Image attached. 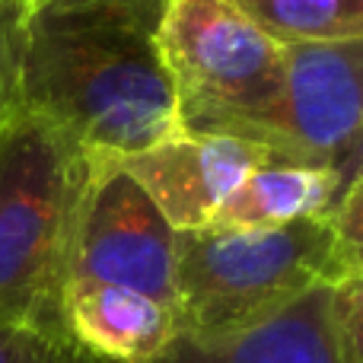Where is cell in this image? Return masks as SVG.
I'll use <instances>...</instances> for the list:
<instances>
[{
	"label": "cell",
	"mask_w": 363,
	"mask_h": 363,
	"mask_svg": "<svg viewBox=\"0 0 363 363\" xmlns=\"http://www.w3.org/2000/svg\"><path fill=\"white\" fill-rule=\"evenodd\" d=\"M125 287L176 313V230L118 160L96 157L77 223L70 287Z\"/></svg>",
	"instance_id": "obj_5"
},
{
	"label": "cell",
	"mask_w": 363,
	"mask_h": 363,
	"mask_svg": "<svg viewBox=\"0 0 363 363\" xmlns=\"http://www.w3.org/2000/svg\"><path fill=\"white\" fill-rule=\"evenodd\" d=\"M23 16L13 0H0V131L23 108L19 96V57H23Z\"/></svg>",
	"instance_id": "obj_13"
},
{
	"label": "cell",
	"mask_w": 363,
	"mask_h": 363,
	"mask_svg": "<svg viewBox=\"0 0 363 363\" xmlns=\"http://www.w3.org/2000/svg\"><path fill=\"white\" fill-rule=\"evenodd\" d=\"M281 45L363 38V0H236Z\"/></svg>",
	"instance_id": "obj_11"
},
{
	"label": "cell",
	"mask_w": 363,
	"mask_h": 363,
	"mask_svg": "<svg viewBox=\"0 0 363 363\" xmlns=\"http://www.w3.org/2000/svg\"><path fill=\"white\" fill-rule=\"evenodd\" d=\"M315 284H335L328 217L271 230L176 233V332L226 338L262 325Z\"/></svg>",
	"instance_id": "obj_3"
},
{
	"label": "cell",
	"mask_w": 363,
	"mask_h": 363,
	"mask_svg": "<svg viewBox=\"0 0 363 363\" xmlns=\"http://www.w3.org/2000/svg\"><path fill=\"white\" fill-rule=\"evenodd\" d=\"M332 172H335V201H338L351 185H357V182L363 179V128L354 134L351 144L341 150V157L335 160Z\"/></svg>",
	"instance_id": "obj_16"
},
{
	"label": "cell",
	"mask_w": 363,
	"mask_h": 363,
	"mask_svg": "<svg viewBox=\"0 0 363 363\" xmlns=\"http://www.w3.org/2000/svg\"><path fill=\"white\" fill-rule=\"evenodd\" d=\"M332 284H315L262 325L226 338H185L150 363H338L328 322Z\"/></svg>",
	"instance_id": "obj_8"
},
{
	"label": "cell",
	"mask_w": 363,
	"mask_h": 363,
	"mask_svg": "<svg viewBox=\"0 0 363 363\" xmlns=\"http://www.w3.org/2000/svg\"><path fill=\"white\" fill-rule=\"evenodd\" d=\"M0 363H106L64 338L0 325Z\"/></svg>",
	"instance_id": "obj_15"
},
{
	"label": "cell",
	"mask_w": 363,
	"mask_h": 363,
	"mask_svg": "<svg viewBox=\"0 0 363 363\" xmlns=\"http://www.w3.org/2000/svg\"><path fill=\"white\" fill-rule=\"evenodd\" d=\"M274 163L262 144L230 134H169L118 160L176 233L207 230L217 207L252 169Z\"/></svg>",
	"instance_id": "obj_7"
},
{
	"label": "cell",
	"mask_w": 363,
	"mask_h": 363,
	"mask_svg": "<svg viewBox=\"0 0 363 363\" xmlns=\"http://www.w3.org/2000/svg\"><path fill=\"white\" fill-rule=\"evenodd\" d=\"M328 322L338 363H363V274H347L332 284Z\"/></svg>",
	"instance_id": "obj_12"
},
{
	"label": "cell",
	"mask_w": 363,
	"mask_h": 363,
	"mask_svg": "<svg viewBox=\"0 0 363 363\" xmlns=\"http://www.w3.org/2000/svg\"><path fill=\"white\" fill-rule=\"evenodd\" d=\"M160 45L182 134L245 140L281 99L284 45L236 0H169Z\"/></svg>",
	"instance_id": "obj_4"
},
{
	"label": "cell",
	"mask_w": 363,
	"mask_h": 363,
	"mask_svg": "<svg viewBox=\"0 0 363 363\" xmlns=\"http://www.w3.org/2000/svg\"><path fill=\"white\" fill-rule=\"evenodd\" d=\"M64 325L74 345L106 363H150L179 335L169 306L125 287L67 294Z\"/></svg>",
	"instance_id": "obj_9"
},
{
	"label": "cell",
	"mask_w": 363,
	"mask_h": 363,
	"mask_svg": "<svg viewBox=\"0 0 363 363\" xmlns=\"http://www.w3.org/2000/svg\"><path fill=\"white\" fill-rule=\"evenodd\" d=\"M96 157L19 108L0 131V325L70 341L64 303Z\"/></svg>",
	"instance_id": "obj_2"
},
{
	"label": "cell",
	"mask_w": 363,
	"mask_h": 363,
	"mask_svg": "<svg viewBox=\"0 0 363 363\" xmlns=\"http://www.w3.org/2000/svg\"><path fill=\"white\" fill-rule=\"evenodd\" d=\"M13 4H16V6H23V10H32V6H38V4H42V0H13Z\"/></svg>",
	"instance_id": "obj_17"
},
{
	"label": "cell",
	"mask_w": 363,
	"mask_h": 363,
	"mask_svg": "<svg viewBox=\"0 0 363 363\" xmlns=\"http://www.w3.org/2000/svg\"><path fill=\"white\" fill-rule=\"evenodd\" d=\"M169 0H42L23 16L19 96L93 157L125 160L179 134L163 61Z\"/></svg>",
	"instance_id": "obj_1"
},
{
	"label": "cell",
	"mask_w": 363,
	"mask_h": 363,
	"mask_svg": "<svg viewBox=\"0 0 363 363\" xmlns=\"http://www.w3.org/2000/svg\"><path fill=\"white\" fill-rule=\"evenodd\" d=\"M335 172L294 163H264L233 188L207 230H271L306 217H328Z\"/></svg>",
	"instance_id": "obj_10"
},
{
	"label": "cell",
	"mask_w": 363,
	"mask_h": 363,
	"mask_svg": "<svg viewBox=\"0 0 363 363\" xmlns=\"http://www.w3.org/2000/svg\"><path fill=\"white\" fill-rule=\"evenodd\" d=\"M328 220L335 230V281L363 274V179L335 201Z\"/></svg>",
	"instance_id": "obj_14"
},
{
	"label": "cell",
	"mask_w": 363,
	"mask_h": 363,
	"mask_svg": "<svg viewBox=\"0 0 363 363\" xmlns=\"http://www.w3.org/2000/svg\"><path fill=\"white\" fill-rule=\"evenodd\" d=\"M363 128V38L284 45L277 106L249 128L274 163L332 169Z\"/></svg>",
	"instance_id": "obj_6"
}]
</instances>
